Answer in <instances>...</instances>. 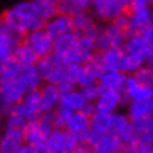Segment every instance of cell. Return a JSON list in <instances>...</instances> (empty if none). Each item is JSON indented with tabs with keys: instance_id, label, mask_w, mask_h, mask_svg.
<instances>
[{
	"instance_id": "1",
	"label": "cell",
	"mask_w": 153,
	"mask_h": 153,
	"mask_svg": "<svg viewBox=\"0 0 153 153\" xmlns=\"http://www.w3.org/2000/svg\"><path fill=\"white\" fill-rule=\"evenodd\" d=\"M122 51L126 55H139L143 56L146 65L152 66L153 59V25L143 30L140 34H132L126 37Z\"/></svg>"
},
{
	"instance_id": "2",
	"label": "cell",
	"mask_w": 153,
	"mask_h": 153,
	"mask_svg": "<svg viewBox=\"0 0 153 153\" xmlns=\"http://www.w3.org/2000/svg\"><path fill=\"white\" fill-rule=\"evenodd\" d=\"M0 20L9 28H11L14 33L20 34V35H24L30 31L41 30L45 25V20H42L41 17H38L35 14L24 16V14H20L19 11H16L13 7L6 10L4 13L1 14Z\"/></svg>"
},
{
	"instance_id": "3",
	"label": "cell",
	"mask_w": 153,
	"mask_h": 153,
	"mask_svg": "<svg viewBox=\"0 0 153 153\" xmlns=\"http://www.w3.org/2000/svg\"><path fill=\"white\" fill-rule=\"evenodd\" d=\"M80 143L79 136L68 129H53L47 135L45 153H70Z\"/></svg>"
},
{
	"instance_id": "4",
	"label": "cell",
	"mask_w": 153,
	"mask_h": 153,
	"mask_svg": "<svg viewBox=\"0 0 153 153\" xmlns=\"http://www.w3.org/2000/svg\"><path fill=\"white\" fill-rule=\"evenodd\" d=\"M125 6L120 0H100L97 3L90 6V14L94 17L96 21L100 23H110L117 16L125 11Z\"/></svg>"
},
{
	"instance_id": "5",
	"label": "cell",
	"mask_w": 153,
	"mask_h": 153,
	"mask_svg": "<svg viewBox=\"0 0 153 153\" xmlns=\"http://www.w3.org/2000/svg\"><path fill=\"white\" fill-rule=\"evenodd\" d=\"M21 42H24L25 45H28V47L31 48L37 53L38 58L51 55L52 49H53V39L45 33L44 28L24 34Z\"/></svg>"
},
{
	"instance_id": "6",
	"label": "cell",
	"mask_w": 153,
	"mask_h": 153,
	"mask_svg": "<svg viewBox=\"0 0 153 153\" xmlns=\"http://www.w3.org/2000/svg\"><path fill=\"white\" fill-rule=\"evenodd\" d=\"M13 114L25 118L27 121H35L39 111V90H28L23 100L13 105Z\"/></svg>"
},
{
	"instance_id": "7",
	"label": "cell",
	"mask_w": 153,
	"mask_h": 153,
	"mask_svg": "<svg viewBox=\"0 0 153 153\" xmlns=\"http://www.w3.org/2000/svg\"><path fill=\"white\" fill-rule=\"evenodd\" d=\"M27 91V87L20 77L0 82V98L3 101V105H14L20 102Z\"/></svg>"
},
{
	"instance_id": "8",
	"label": "cell",
	"mask_w": 153,
	"mask_h": 153,
	"mask_svg": "<svg viewBox=\"0 0 153 153\" xmlns=\"http://www.w3.org/2000/svg\"><path fill=\"white\" fill-rule=\"evenodd\" d=\"M120 96L121 93L112 88H107L100 86V93L97 100L94 101L96 112L101 114H112L120 108Z\"/></svg>"
},
{
	"instance_id": "9",
	"label": "cell",
	"mask_w": 153,
	"mask_h": 153,
	"mask_svg": "<svg viewBox=\"0 0 153 153\" xmlns=\"http://www.w3.org/2000/svg\"><path fill=\"white\" fill-rule=\"evenodd\" d=\"M129 13V23L125 30V35L129 37L132 34H140L143 30L152 25V9L150 6L140 10L128 11Z\"/></svg>"
},
{
	"instance_id": "10",
	"label": "cell",
	"mask_w": 153,
	"mask_h": 153,
	"mask_svg": "<svg viewBox=\"0 0 153 153\" xmlns=\"http://www.w3.org/2000/svg\"><path fill=\"white\" fill-rule=\"evenodd\" d=\"M44 30L52 39L65 33H70V31H73V28H72V17L66 16V14L56 13L53 17H51L49 20L45 21Z\"/></svg>"
},
{
	"instance_id": "11",
	"label": "cell",
	"mask_w": 153,
	"mask_h": 153,
	"mask_svg": "<svg viewBox=\"0 0 153 153\" xmlns=\"http://www.w3.org/2000/svg\"><path fill=\"white\" fill-rule=\"evenodd\" d=\"M23 143L33 146L38 153L45 152V145H47V135L42 134L41 129L37 125V120L35 121H28L27 126L24 129L23 135Z\"/></svg>"
},
{
	"instance_id": "12",
	"label": "cell",
	"mask_w": 153,
	"mask_h": 153,
	"mask_svg": "<svg viewBox=\"0 0 153 153\" xmlns=\"http://www.w3.org/2000/svg\"><path fill=\"white\" fill-rule=\"evenodd\" d=\"M38 90H39V111L41 112L53 111L58 107L59 97H60L56 84L45 83L44 82Z\"/></svg>"
},
{
	"instance_id": "13",
	"label": "cell",
	"mask_w": 153,
	"mask_h": 153,
	"mask_svg": "<svg viewBox=\"0 0 153 153\" xmlns=\"http://www.w3.org/2000/svg\"><path fill=\"white\" fill-rule=\"evenodd\" d=\"M125 93L128 94L129 100L135 101H143V100H152L153 87L152 86H143L139 84L132 74H126L125 80Z\"/></svg>"
},
{
	"instance_id": "14",
	"label": "cell",
	"mask_w": 153,
	"mask_h": 153,
	"mask_svg": "<svg viewBox=\"0 0 153 153\" xmlns=\"http://www.w3.org/2000/svg\"><path fill=\"white\" fill-rule=\"evenodd\" d=\"M24 131L7 129L4 128L3 134L0 135V153H14L23 145Z\"/></svg>"
},
{
	"instance_id": "15",
	"label": "cell",
	"mask_w": 153,
	"mask_h": 153,
	"mask_svg": "<svg viewBox=\"0 0 153 153\" xmlns=\"http://www.w3.org/2000/svg\"><path fill=\"white\" fill-rule=\"evenodd\" d=\"M125 80L126 74L121 73L118 70H110V72H101L97 83L102 87L112 88V90L122 93V91H125Z\"/></svg>"
},
{
	"instance_id": "16",
	"label": "cell",
	"mask_w": 153,
	"mask_h": 153,
	"mask_svg": "<svg viewBox=\"0 0 153 153\" xmlns=\"http://www.w3.org/2000/svg\"><path fill=\"white\" fill-rule=\"evenodd\" d=\"M100 74H101L100 65H96L93 62L84 63V65L80 66L79 74H77V79H76V87L80 88L83 86H87V84L97 83Z\"/></svg>"
},
{
	"instance_id": "17",
	"label": "cell",
	"mask_w": 153,
	"mask_h": 153,
	"mask_svg": "<svg viewBox=\"0 0 153 153\" xmlns=\"http://www.w3.org/2000/svg\"><path fill=\"white\" fill-rule=\"evenodd\" d=\"M126 115L131 121H136L153 114V100H143V101H135L131 100L126 105Z\"/></svg>"
},
{
	"instance_id": "18",
	"label": "cell",
	"mask_w": 153,
	"mask_h": 153,
	"mask_svg": "<svg viewBox=\"0 0 153 153\" xmlns=\"http://www.w3.org/2000/svg\"><path fill=\"white\" fill-rule=\"evenodd\" d=\"M91 6L90 0H60L56 3V11L66 16H74L82 11H88Z\"/></svg>"
},
{
	"instance_id": "19",
	"label": "cell",
	"mask_w": 153,
	"mask_h": 153,
	"mask_svg": "<svg viewBox=\"0 0 153 153\" xmlns=\"http://www.w3.org/2000/svg\"><path fill=\"white\" fill-rule=\"evenodd\" d=\"M84 97L80 93V88H73L69 93L62 94L59 97V102H58V107H65L70 111H80L82 107L84 105Z\"/></svg>"
},
{
	"instance_id": "20",
	"label": "cell",
	"mask_w": 153,
	"mask_h": 153,
	"mask_svg": "<svg viewBox=\"0 0 153 153\" xmlns=\"http://www.w3.org/2000/svg\"><path fill=\"white\" fill-rule=\"evenodd\" d=\"M65 129L79 136L87 129H90V117L84 115L82 111H74L68 121Z\"/></svg>"
},
{
	"instance_id": "21",
	"label": "cell",
	"mask_w": 153,
	"mask_h": 153,
	"mask_svg": "<svg viewBox=\"0 0 153 153\" xmlns=\"http://www.w3.org/2000/svg\"><path fill=\"white\" fill-rule=\"evenodd\" d=\"M143 65H146V60H145L143 56L124 53L120 62H118V65H117V70L124 74H132L135 70H138Z\"/></svg>"
},
{
	"instance_id": "22",
	"label": "cell",
	"mask_w": 153,
	"mask_h": 153,
	"mask_svg": "<svg viewBox=\"0 0 153 153\" xmlns=\"http://www.w3.org/2000/svg\"><path fill=\"white\" fill-rule=\"evenodd\" d=\"M19 77L27 87V90H38L42 86L44 80L37 72L35 66H23Z\"/></svg>"
},
{
	"instance_id": "23",
	"label": "cell",
	"mask_w": 153,
	"mask_h": 153,
	"mask_svg": "<svg viewBox=\"0 0 153 153\" xmlns=\"http://www.w3.org/2000/svg\"><path fill=\"white\" fill-rule=\"evenodd\" d=\"M21 68L23 66L20 65L13 56H9L6 59L0 60V82H6V80L19 77Z\"/></svg>"
},
{
	"instance_id": "24",
	"label": "cell",
	"mask_w": 153,
	"mask_h": 153,
	"mask_svg": "<svg viewBox=\"0 0 153 153\" xmlns=\"http://www.w3.org/2000/svg\"><path fill=\"white\" fill-rule=\"evenodd\" d=\"M13 58L19 62L21 66H34L38 56L31 48L25 45L24 42H20L13 51Z\"/></svg>"
},
{
	"instance_id": "25",
	"label": "cell",
	"mask_w": 153,
	"mask_h": 153,
	"mask_svg": "<svg viewBox=\"0 0 153 153\" xmlns=\"http://www.w3.org/2000/svg\"><path fill=\"white\" fill-rule=\"evenodd\" d=\"M111 114H101V112H94L90 117V129L97 132L100 135L110 134L111 132Z\"/></svg>"
},
{
	"instance_id": "26",
	"label": "cell",
	"mask_w": 153,
	"mask_h": 153,
	"mask_svg": "<svg viewBox=\"0 0 153 153\" xmlns=\"http://www.w3.org/2000/svg\"><path fill=\"white\" fill-rule=\"evenodd\" d=\"M104 34L108 37L111 47L122 48V45H124V42H125V39H126L125 31L121 30L120 27H117L112 21L104 23Z\"/></svg>"
},
{
	"instance_id": "27",
	"label": "cell",
	"mask_w": 153,
	"mask_h": 153,
	"mask_svg": "<svg viewBox=\"0 0 153 153\" xmlns=\"http://www.w3.org/2000/svg\"><path fill=\"white\" fill-rule=\"evenodd\" d=\"M34 7V13L42 20H49L53 17L58 11H56V4L52 3L51 0H31Z\"/></svg>"
},
{
	"instance_id": "28",
	"label": "cell",
	"mask_w": 153,
	"mask_h": 153,
	"mask_svg": "<svg viewBox=\"0 0 153 153\" xmlns=\"http://www.w3.org/2000/svg\"><path fill=\"white\" fill-rule=\"evenodd\" d=\"M94 23H96V20L90 14V11H82V13L72 16V28H73V31H76L79 34H83Z\"/></svg>"
},
{
	"instance_id": "29",
	"label": "cell",
	"mask_w": 153,
	"mask_h": 153,
	"mask_svg": "<svg viewBox=\"0 0 153 153\" xmlns=\"http://www.w3.org/2000/svg\"><path fill=\"white\" fill-rule=\"evenodd\" d=\"M110 117H111V132L115 135L121 134L131 124V120L128 118L125 112L114 111Z\"/></svg>"
},
{
	"instance_id": "30",
	"label": "cell",
	"mask_w": 153,
	"mask_h": 153,
	"mask_svg": "<svg viewBox=\"0 0 153 153\" xmlns=\"http://www.w3.org/2000/svg\"><path fill=\"white\" fill-rule=\"evenodd\" d=\"M124 55V51L122 48H117V47H110L107 48L105 51L101 52V58H102V63H107V65H111L117 69V65L120 59Z\"/></svg>"
},
{
	"instance_id": "31",
	"label": "cell",
	"mask_w": 153,
	"mask_h": 153,
	"mask_svg": "<svg viewBox=\"0 0 153 153\" xmlns=\"http://www.w3.org/2000/svg\"><path fill=\"white\" fill-rule=\"evenodd\" d=\"M98 145L105 146V148H108L111 152H114V153H120L121 150H122V148H124V143L121 142V139L117 136L115 134H112V132L101 135V139H100Z\"/></svg>"
},
{
	"instance_id": "32",
	"label": "cell",
	"mask_w": 153,
	"mask_h": 153,
	"mask_svg": "<svg viewBox=\"0 0 153 153\" xmlns=\"http://www.w3.org/2000/svg\"><path fill=\"white\" fill-rule=\"evenodd\" d=\"M74 111H70L65 107H56L53 110V126L58 129H65L69 118Z\"/></svg>"
},
{
	"instance_id": "33",
	"label": "cell",
	"mask_w": 153,
	"mask_h": 153,
	"mask_svg": "<svg viewBox=\"0 0 153 153\" xmlns=\"http://www.w3.org/2000/svg\"><path fill=\"white\" fill-rule=\"evenodd\" d=\"M132 76L135 77V80L139 84H143V86H152L153 84V69L152 66L143 65L140 66L138 70H135Z\"/></svg>"
},
{
	"instance_id": "34",
	"label": "cell",
	"mask_w": 153,
	"mask_h": 153,
	"mask_svg": "<svg viewBox=\"0 0 153 153\" xmlns=\"http://www.w3.org/2000/svg\"><path fill=\"white\" fill-rule=\"evenodd\" d=\"M37 125L41 129L42 134L48 135L55 126H53V111L41 112L37 118Z\"/></svg>"
},
{
	"instance_id": "35",
	"label": "cell",
	"mask_w": 153,
	"mask_h": 153,
	"mask_svg": "<svg viewBox=\"0 0 153 153\" xmlns=\"http://www.w3.org/2000/svg\"><path fill=\"white\" fill-rule=\"evenodd\" d=\"M132 122V126H134L135 132L138 135L142 134H153V117H145V118H140V120L136 121H131Z\"/></svg>"
},
{
	"instance_id": "36",
	"label": "cell",
	"mask_w": 153,
	"mask_h": 153,
	"mask_svg": "<svg viewBox=\"0 0 153 153\" xmlns=\"http://www.w3.org/2000/svg\"><path fill=\"white\" fill-rule=\"evenodd\" d=\"M34 66H35L37 72L42 77V80H44L55 65H53V62H52V59H51V55H48V56H41V58H38Z\"/></svg>"
},
{
	"instance_id": "37",
	"label": "cell",
	"mask_w": 153,
	"mask_h": 153,
	"mask_svg": "<svg viewBox=\"0 0 153 153\" xmlns=\"http://www.w3.org/2000/svg\"><path fill=\"white\" fill-rule=\"evenodd\" d=\"M27 122L28 121L25 118L20 115H9L6 117V121L3 122L4 124V128L7 129H19V131H24L25 126H27Z\"/></svg>"
},
{
	"instance_id": "38",
	"label": "cell",
	"mask_w": 153,
	"mask_h": 153,
	"mask_svg": "<svg viewBox=\"0 0 153 153\" xmlns=\"http://www.w3.org/2000/svg\"><path fill=\"white\" fill-rule=\"evenodd\" d=\"M117 136L121 139V142L124 143V146H126V145H136L138 143V134L135 132L134 126H132V122H131L129 125L126 126L121 134L117 135Z\"/></svg>"
},
{
	"instance_id": "39",
	"label": "cell",
	"mask_w": 153,
	"mask_h": 153,
	"mask_svg": "<svg viewBox=\"0 0 153 153\" xmlns=\"http://www.w3.org/2000/svg\"><path fill=\"white\" fill-rule=\"evenodd\" d=\"M80 93H82V96L84 97L86 101L94 102L98 97V93H100V84L91 83L87 84V86H83V87H80Z\"/></svg>"
},
{
	"instance_id": "40",
	"label": "cell",
	"mask_w": 153,
	"mask_h": 153,
	"mask_svg": "<svg viewBox=\"0 0 153 153\" xmlns=\"http://www.w3.org/2000/svg\"><path fill=\"white\" fill-rule=\"evenodd\" d=\"M100 139H101V135L97 134V132H94L93 129H87L86 132H83L82 135H79L80 143H86V145H88L90 148L97 146L98 142H100Z\"/></svg>"
},
{
	"instance_id": "41",
	"label": "cell",
	"mask_w": 153,
	"mask_h": 153,
	"mask_svg": "<svg viewBox=\"0 0 153 153\" xmlns=\"http://www.w3.org/2000/svg\"><path fill=\"white\" fill-rule=\"evenodd\" d=\"M80 66L82 65H77V63L66 65L63 68V80H68V82L76 86V79H77V74H79Z\"/></svg>"
},
{
	"instance_id": "42",
	"label": "cell",
	"mask_w": 153,
	"mask_h": 153,
	"mask_svg": "<svg viewBox=\"0 0 153 153\" xmlns=\"http://www.w3.org/2000/svg\"><path fill=\"white\" fill-rule=\"evenodd\" d=\"M63 68L65 66H53L52 70L48 73V76L44 79V82L51 84H58L59 82H62L63 80Z\"/></svg>"
},
{
	"instance_id": "43",
	"label": "cell",
	"mask_w": 153,
	"mask_h": 153,
	"mask_svg": "<svg viewBox=\"0 0 153 153\" xmlns=\"http://www.w3.org/2000/svg\"><path fill=\"white\" fill-rule=\"evenodd\" d=\"M77 47L82 51H96V44L91 37H88L86 34H82L77 39Z\"/></svg>"
},
{
	"instance_id": "44",
	"label": "cell",
	"mask_w": 153,
	"mask_h": 153,
	"mask_svg": "<svg viewBox=\"0 0 153 153\" xmlns=\"http://www.w3.org/2000/svg\"><path fill=\"white\" fill-rule=\"evenodd\" d=\"M112 23L115 24L117 27H120L121 30L125 31L128 28V23H129V13H128V10H125L124 13H121L120 16H117L115 19L112 20Z\"/></svg>"
},
{
	"instance_id": "45",
	"label": "cell",
	"mask_w": 153,
	"mask_h": 153,
	"mask_svg": "<svg viewBox=\"0 0 153 153\" xmlns=\"http://www.w3.org/2000/svg\"><path fill=\"white\" fill-rule=\"evenodd\" d=\"M56 87H58V91H59V94L62 96V94L72 91L73 88H76V86H74V84H72L70 82H68V80H62V82H59V83L56 84Z\"/></svg>"
},
{
	"instance_id": "46",
	"label": "cell",
	"mask_w": 153,
	"mask_h": 153,
	"mask_svg": "<svg viewBox=\"0 0 153 153\" xmlns=\"http://www.w3.org/2000/svg\"><path fill=\"white\" fill-rule=\"evenodd\" d=\"M152 3H149L148 0H132V3L129 4L128 7V11H134V10H140V9H145V7H149Z\"/></svg>"
},
{
	"instance_id": "47",
	"label": "cell",
	"mask_w": 153,
	"mask_h": 153,
	"mask_svg": "<svg viewBox=\"0 0 153 153\" xmlns=\"http://www.w3.org/2000/svg\"><path fill=\"white\" fill-rule=\"evenodd\" d=\"M80 111L83 112L84 115H87V117H91L96 112V105H94V102L91 101H86L84 102V105L82 107V110Z\"/></svg>"
},
{
	"instance_id": "48",
	"label": "cell",
	"mask_w": 153,
	"mask_h": 153,
	"mask_svg": "<svg viewBox=\"0 0 153 153\" xmlns=\"http://www.w3.org/2000/svg\"><path fill=\"white\" fill-rule=\"evenodd\" d=\"M13 48H9V47H1L0 45V60L6 59L9 56H13Z\"/></svg>"
},
{
	"instance_id": "49",
	"label": "cell",
	"mask_w": 153,
	"mask_h": 153,
	"mask_svg": "<svg viewBox=\"0 0 153 153\" xmlns=\"http://www.w3.org/2000/svg\"><path fill=\"white\" fill-rule=\"evenodd\" d=\"M14 153H38V152L33 148V146H30V145L23 143V145H20L19 149H17V150H16Z\"/></svg>"
},
{
	"instance_id": "50",
	"label": "cell",
	"mask_w": 153,
	"mask_h": 153,
	"mask_svg": "<svg viewBox=\"0 0 153 153\" xmlns=\"http://www.w3.org/2000/svg\"><path fill=\"white\" fill-rule=\"evenodd\" d=\"M120 153H140V150H139L138 143L136 145H126V146L122 148V150H121Z\"/></svg>"
},
{
	"instance_id": "51",
	"label": "cell",
	"mask_w": 153,
	"mask_h": 153,
	"mask_svg": "<svg viewBox=\"0 0 153 153\" xmlns=\"http://www.w3.org/2000/svg\"><path fill=\"white\" fill-rule=\"evenodd\" d=\"M129 97H128V94L125 91H122L120 96V108H126V105L129 104Z\"/></svg>"
},
{
	"instance_id": "52",
	"label": "cell",
	"mask_w": 153,
	"mask_h": 153,
	"mask_svg": "<svg viewBox=\"0 0 153 153\" xmlns=\"http://www.w3.org/2000/svg\"><path fill=\"white\" fill-rule=\"evenodd\" d=\"M91 153H114V152H111L110 149L102 146V145H97V146H94L91 149Z\"/></svg>"
},
{
	"instance_id": "53",
	"label": "cell",
	"mask_w": 153,
	"mask_h": 153,
	"mask_svg": "<svg viewBox=\"0 0 153 153\" xmlns=\"http://www.w3.org/2000/svg\"><path fill=\"white\" fill-rule=\"evenodd\" d=\"M139 146L140 153H153V145H140L138 143Z\"/></svg>"
},
{
	"instance_id": "54",
	"label": "cell",
	"mask_w": 153,
	"mask_h": 153,
	"mask_svg": "<svg viewBox=\"0 0 153 153\" xmlns=\"http://www.w3.org/2000/svg\"><path fill=\"white\" fill-rule=\"evenodd\" d=\"M121 3H122V4L125 6V9H128V7H129V4L131 3H132V0H120Z\"/></svg>"
},
{
	"instance_id": "55",
	"label": "cell",
	"mask_w": 153,
	"mask_h": 153,
	"mask_svg": "<svg viewBox=\"0 0 153 153\" xmlns=\"http://www.w3.org/2000/svg\"><path fill=\"white\" fill-rule=\"evenodd\" d=\"M1 129H3V117L0 115V134H1Z\"/></svg>"
},
{
	"instance_id": "56",
	"label": "cell",
	"mask_w": 153,
	"mask_h": 153,
	"mask_svg": "<svg viewBox=\"0 0 153 153\" xmlns=\"http://www.w3.org/2000/svg\"><path fill=\"white\" fill-rule=\"evenodd\" d=\"M1 108H3V101H1V98H0V111H1Z\"/></svg>"
},
{
	"instance_id": "57",
	"label": "cell",
	"mask_w": 153,
	"mask_h": 153,
	"mask_svg": "<svg viewBox=\"0 0 153 153\" xmlns=\"http://www.w3.org/2000/svg\"><path fill=\"white\" fill-rule=\"evenodd\" d=\"M3 25H4V23H3V21H1V20H0V30H1V28H3Z\"/></svg>"
},
{
	"instance_id": "58",
	"label": "cell",
	"mask_w": 153,
	"mask_h": 153,
	"mask_svg": "<svg viewBox=\"0 0 153 153\" xmlns=\"http://www.w3.org/2000/svg\"><path fill=\"white\" fill-rule=\"evenodd\" d=\"M51 1H52V3H55V4H56V3H59L60 0H51Z\"/></svg>"
},
{
	"instance_id": "59",
	"label": "cell",
	"mask_w": 153,
	"mask_h": 153,
	"mask_svg": "<svg viewBox=\"0 0 153 153\" xmlns=\"http://www.w3.org/2000/svg\"><path fill=\"white\" fill-rule=\"evenodd\" d=\"M148 1H149V3H152V1H153V0H148Z\"/></svg>"
},
{
	"instance_id": "60",
	"label": "cell",
	"mask_w": 153,
	"mask_h": 153,
	"mask_svg": "<svg viewBox=\"0 0 153 153\" xmlns=\"http://www.w3.org/2000/svg\"><path fill=\"white\" fill-rule=\"evenodd\" d=\"M70 153H76V152H74V150H73V152H70Z\"/></svg>"
},
{
	"instance_id": "61",
	"label": "cell",
	"mask_w": 153,
	"mask_h": 153,
	"mask_svg": "<svg viewBox=\"0 0 153 153\" xmlns=\"http://www.w3.org/2000/svg\"><path fill=\"white\" fill-rule=\"evenodd\" d=\"M42 153H45V152H42Z\"/></svg>"
}]
</instances>
